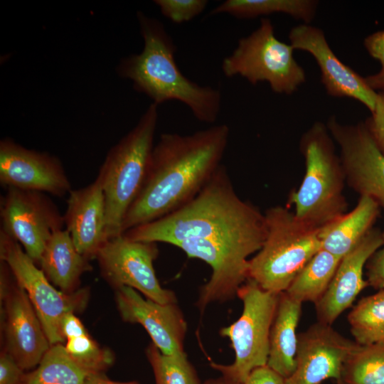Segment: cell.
Instances as JSON below:
<instances>
[{
  "label": "cell",
  "mask_w": 384,
  "mask_h": 384,
  "mask_svg": "<svg viewBox=\"0 0 384 384\" xmlns=\"http://www.w3.org/2000/svg\"><path fill=\"white\" fill-rule=\"evenodd\" d=\"M82 384H140L137 380L116 381L110 379L105 373L90 374Z\"/></svg>",
  "instance_id": "38"
},
{
  "label": "cell",
  "mask_w": 384,
  "mask_h": 384,
  "mask_svg": "<svg viewBox=\"0 0 384 384\" xmlns=\"http://www.w3.org/2000/svg\"><path fill=\"white\" fill-rule=\"evenodd\" d=\"M145 354L156 384H201L198 373L185 353L166 355L151 342Z\"/></svg>",
  "instance_id": "29"
},
{
  "label": "cell",
  "mask_w": 384,
  "mask_h": 384,
  "mask_svg": "<svg viewBox=\"0 0 384 384\" xmlns=\"http://www.w3.org/2000/svg\"><path fill=\"white\" fill-rule=\"evenodd\" d=\"M90 262L77 250L70 233L65 229L51 236L38 266L56 288L72 293L80 289L82 274L92 270Z\"/></svg>",
  "instance_id": "21"
},
{
  "label": "cell",
  "mask_w": 384,
  "mask_h": 384,
  "mask_svg": "<svg viewBox=\"0 0 384 384\" xmlns=\"http://www.w3.org/2000/svg\"><path fill=\"white\" fill-rule=\"evenodd\" d=\"M1 230L16 240L37 265L51 236L63 230V215L45 193L6 188L0 202Z\"/></svg>",
  "instance_id": "12"
},
{
  "label": "cell",
  "mask_w": 384,
  "mask_h": 384,
  "mask_svg": "<svg viewBox=\"0 0 384 384\" xmlns=\"http://www.w3.org/2000/svg\"><path fill=\"white\" fill-rule=\"evenodd\" d=\"M382 246L366 264V280L368 286L377 290L384 289V230L382 232Z\"/></svg>",
  "instance_id": "32"
},
{
  "label": "cell",
  "mask_w": 384,
  "mask_h": 384,
  "mask_svg": "<svg viewBox=\"0 0 384 384\" xmlns=\"http://www.w3.org/2000/svg\"><path fill=\"white\" fill-rule=\"evenodd\" d=\"M380 210L372 198L360 196L351 211L319 230L321 249L341 259L373 228Z\"/></svg>",
  "instance_id": "23"
},
{
  "label": "cell",
  "mask_w": 384,
  "mask_h": 384,
  "mask_svg": "<svg viewBox=\"0 0 384 384\" xmlns=\"http://www.w3.org/2000/svg\"><path fill=\"white\" fill-rule=\"evenodd\" d=\"M243 384H284V378L265 365L254 369Z\"/></svg>",
  "instance_id": "35"
},
{
  "label": "cell",
  "mask_w": 384,
  "mask_h": 384,
  "mask_svg": "<svg viewBox=\"0 0 384 384\" xmlns=\"http://www.w3.org/2000/svg\"><path fill=\"white\" fill-rule=\"evenodd\" d=\"M289 40L294 50L307 52L314 58L328 95L353 99L366 106L370 112H373L378 92L368 85L364 77L336 56L323 30L302 23L290 30Z\"/></svg>",
  "instance_id": "15"
},
{
  "label": "cell",
  "mask_w": 384,
  "mask_h": 384,
  "mask_svg": "<svg viewBox=\"0 0 384 384\" xmlns=\"http://www.w3.org/2000/svg\"><path fill=\"white\" fill-rule=\"evenodd\" d=\"M166 18L175 23L188 22L200 15L206 8L207 0H155Z\"/></svg>",
  "instance_id": "31"
},
{
  "label": "cell",
  "mask_w": 384,
  "mask_h": 384,
  "mask_svg": "<svg viewBox=\"0 0 384 384\" xmlns=\"http://www.w3.org/2000/svg\"><path fill=\"white\" fill-rule=\"evenodd\" d=\"M363 45L370 56L378 60L384 70V30L374 32L363 41Z\"/></svg>",
  "instance_id": "36"
},
{
  "label": "cell",
  "mask_w": 384,
  "mask_h": 384,
  "mask_svg": "<svg viewBox=\"0 0 384 384\" xmlns=\"http://www.w3.org/2000/svg\"><path fill=\"white\" fill-rule=\"evenodd\" d=\"M114 299L122 319L142 325L161 353L166 355L185 353L187 323L177 303L160 304L144 299L129 287L115 289Z\"/></svg>",
  "instance_id": "18"
},
{
  "label": "cell",
  "mask_w": 384,
  "mask_h": 384,
  "mask_svg": "<svg viewBox=\"0 0 384 384\" xmlns=\"http://www.w3.org/2000/svg\"><path fill=\"white\" fill-rule=\"evenodd\" d=\"M201 384H242L233 381L228 378H225L221 375L217 378H210L205 380L203 383Z\"/></svg>",
  "instance_id": "40"
},
{
  "label": "cell",
  "mask_w": 384,
  "mask_h": 384,
  "mask_svg": "<svg viewBox=\"0 0 384 384\" xmlns=\"http://www.w3.org/2000/svg\"><path fill=\"white\" fill-rule=\"evenodd\" d=\"M302 306V303L292 299L285 292L280 293L270 329L267 365L284 379L293 373L296 366L297 328Z\"/></svg>",
  "instance_id": "22"
},
{
  "label": "cell",
  "mask_w": 384,
  "mask_h": 384,
  "mask_svg": "<svg viewBox=\"0 0 384 384\" xmlns=\"http://www.w3.org/2000/svg\"><path fill=\"white\" fill-rule=\"evenodd\" d=\"M229 135L225 124L186 135L161 134L143 187L124 218L122 234L164 217L194 198L221 166Z\"/></svg>",
  "instance_id": "1"
},
{
  "label": "cell",
  "mask_w": 384,
  "mask_h": 384,
  "mask_svg": "<svg viewBox=\"0 0 384 384\" xmlns=\"http://www.w3.org/2000/svg\"><path fill=\"white\" fill-rule=\"evenodd\" d=\"M0 260L7 264L25 289L50 344H64L62 319L67 314L84 311L90 300V289L82 287L72 293L60 291L50 282L20 244L1 230Z\"/></svg>",
  "instance_id": "9"
},
{
  "label": "cell",
  "mask_w": 384,
  "mask_h": 384,
  "mask_svg": "<svg viewBox=\"0 0 384 384\" xmlns=\"http://www.w3.org/2000/svg\"><path fill=\"white\" fill-rule=\"evenodd\" d=\"M382 245V232L373 228L341 258L328 289L314 304L319 322L332 325L345 310L351 306L360 292L368 286L363 278V269Z\"/></svg>",
  "instance_id": "19"
},
{
  "label": "cell",
  "mask_w": 384,
  "mask_h": 384,
  "mask_svg": "<svg viewBox=\"0 0 384 384\" xmlns=\"http://www.w3.org/2000/svg\"><path fill=\"white\" fill-rule=\"evenodd\" d=\"M157 243L137 241L123 234L108 240L96 259L102 277L112 289L129 287L160 304L177 303L175 293L161 287L154 262Z\"/></svg>",
  "instance_id": "11"
},
{
  "label": "cell",
  "mask_w": 384,
  "mask_h": 384,
  "mask_svg": "<svg viewBox=\"0 0 384 384\" xmlns=\"http://www.w3.org/2000/svg\"><path fill=\"white\" fill-rule=\"evenodd\" d=\"M26 370L6 352L0 353V384H22Z\"/></svg>",
  "instance_id": "34"
},
{
  "label": "cell",
  "mask_w": 384,
  "mask_h": 384,
  "mask_svg": "<svg viewBox=\"0 0 384 384\" xmlns=\"http://www.w3.org/2000/svg\"><path fill=\"white\" fill-rule=\"evenodd\" d=\"M64 346L70 357L90 374L105 373L114 363V353L100 346L89 333L66 339Z\"/></svg>",
  "instance_id": "30"
},
{
  "label": "cell",
  "mask_w": 384,
  "mask_h": 384,
  "mask_svg": "<svg viewBox=\"0 0 384 384\" xmlns=\"http://www.w3.org/2000/svg\"><path fill=\"white\" fill-rule=\"evenodd\" d=\"M158 118V105L151 103L100 167L97 178L105 196L107 240L122 235L124 218L143 187Z\"/></svg>",
  "instance_id": "5"
},
{
  "label": "cell",
  "mask_w": 384,
  "mask_h": 384,
  "mask_svg": "<svg viewBox=\"0 0 384 384\" xmlns=\"http://www.w3.org/2000/svg\"><path fill=\"white\" fill-rule=\"evenodd\" d=\"M0 183L6 188L63 197L72 190L58 158L27 149L10 138L0 141Z\"/></svg>",
  "instance_id": "16"
},
{
  "label": "cell",
  "mask_w": 384,
  "mask_h": 384,
  "mask_svg": "<svg viewBox=\"0 0 384 384\" xmlns=\"http://www.w3.org/2000/svg\"><path fill=\"white\" fill-rule=\"evenodd\" d=\"M63 217L77 250L90 261L96 259L107 241L105 196L97 178L83 188L70 191Z\"/></svg>",
  "instance_id": "20"
},
{
  "label": "cell",
  "mask_w": 384,
  "mask_h": 384,
  "mask_svg": "<svg viewBox=\"0 0 384 384\" xmlns=\"http://www.w3.org/2000/svg\"><path fill=\"white\" fill-rule=\"evenodd\" d=\"M365 79L373 90L384 93V70H380L375 74L365 77Z\"/></svg>",
  "instance_id": "39"
},
{
  "label": "cell",
  "mask_w": 384,
  "mask_h": 384,
  "mask_svg": "<svg viewBox=\"0 0 384 384\" xmlns=\"http://www.w3.org/2000/svg\"><path fill=\"white\" fill-rule=\"evenodd\" d=\"M62 334L66 339L88 333L82 322L75 314L69 313L64 316L60 324Z\"/></svg>",
  "instance_id": "37"
},
{
  "label": "cell",
  "mask_w": 384,
  "mask_h": 384,
  "mask_svg": "<svg viewBox=\"0 0 384 384\" xmlns=\"http://www.w3.org/2000/svg\"><path fill=\"white\" fill-rule=\"evenodd\" d=\"M137 19L143 49L122 60L118 74L130 80L134 88L151 99L152 103L159 106L178 101L200 122H215L221 109L220 91L200 85L181 73L175 60L176 46L160 21L140 11Z\"/></svg>",
  "instance_id": "3"
},
{
  "label": "cell",
  "mask_w": 384,
  "mask_h": 384,
  "mask_svg": "<svg viewBox=\"0 0 384 384\" xmlns=\"http://www.w3.org/2000/svg\"><path fill=\"white\" fill-rule=\"evenodd\" d=\"M299 150L305 173L299 188L289 193L287 206H294L300 221L321 230L347 213L344 171L335 142L321 122H314L302 134Z\"/></svg>",
  "instance_id": "4"
},
{
  "label": "cell",
  "mask_w": 384,
  "mask_h": 384,
  "mask_svg": "<svg viewBox=\"0 0 384 384\" xmlns=\"http://www.w3.org/2000/svg\"><path fill=\"white\" fill-rule=\"evenodd\" d=\"M2 350L26 371L36 367L51 346L25 289L7 264H0Z\"/></svg>",
  "instance_id": "10"
},
{
  "label": "cell",
  "mask_w": 384,
  "mask_h": 384,
  "mask_svg": "<svg viewBox=\"0 0 384 384\" xmlns=\"http://www.w3.org/2000/svg\"><path fill=\"white\" fill-rule=\"evenodd\" d=\"M358 344L331 325L317 321L298 334L296 366L284 384H320L336 381L345 362Z\"/></svg>",
  "instance_id": "17"
},
{
  "label": "cell",
  "mask_w": 384,
  "mask_h": 384,
  "mask_svg": "<svg viewBox=\"0 0 384 384\" xmlns=\"http://www.w3.org/2000/svg\"><path fill=\"white\" fill-rule=\"evenodd\" d=\"M366 124L379 149L384 154V93L378 92V100Z\"/></svg>",
  "instance_id": "33"
},
{
  "label": "cell",
  "mask_w": 384,
  "mask_h": 384,
  "mask_svg": "<svg viewBox=\"0 0 384 384\" xmlns=\"http://www.w3.org/2000/svg\"><path fill=\"white\" fill-rule=\"evenodd\" d=\"M90 375L68 354L63 343L53 344L22 384H82Z\"/></svg>",
  "instance_id": "26"
},
{
  "label": "cell",
  "mask_w": 384,
  "mask_h": 384,
  "mask_svg": "<svg viewBox=\"0 0 384 384\" xmlns=\"http://www.w3.org/2000/svg\"><path fill=\"white\" fill-rule=\"evenodd\" d=\"M267 235L262 246L248 262V279L264 290L280 294L321 249L319 230L300 221L289 208H267Z\"/></svg>",
  "instance_id": "6"
},
{
  "label": "cell",
  "mask_w": 384,
  "mask_h": 384,
  "mask_svg": "<svg viewBox=\"0 0 384 384\" xmlns=\"http://www.w3.org/2000/svg\"><path fill=\"white\" fill-rule=\"evenodd\" d=\"M294 50L290 43L276 37L272 21L262 18L259 26L241 38L223 59L222 71L227 78L239 75L254 85L266 82L274 92L292 95L306 81Z\"/></svg>",
  "instance_id": "7"
},
{
  "label": "cell",
  "mask_w": 384,
  "mask_h": 384,
  "mask_svg": "<svg viewBox=\"0 0 384 384\" xmlns=\"http://www.w3.org/2000/svg\"><path fill=\"white\" fill-rule=\"evenodd\" d=\"M189 257L210 265V279L199 291L196 306L203 314L215 302H225L237 296L248 279V257L256 252L247 246L220 239H189L176 242Z\"/></svg>",
  "instance_id": "14"
},
{
  "label": "cell",
  "mask_w": 384,
  "mask_h": 384,
  "mask_svg": "<svg viewBox=\"0 0 384 384\" xmlns=\"http://www.w3.org/2000/svg\"><path fill=\"white\" fill-rule=\"evenodd\" d=\"M337 384H384V344L357 345Z\"/></svg>",
  "instance_id": "28"
},
{
  "label": "cell",
  "mask_w": 384,
  "mask_h": 384,
  "mask_svg": "<svg viewBox=\"0 0 384 384\" xmlns=\"http://www.w3.org/2000/svg\"><path fill=\"white\" fill-rule=\"evenodd\" d=\"M237 297L242 302L240 316L220 330V336L230 339L235 360L228 365L213 362L210 365L223 376L243 384L254 369L267 363L270 329L279 294L264 290L247 279Z\"/></svg>",
  "instance_id": "8"
},
{
  "label": "cell",
  "mask_w": 384,
  "mask_h": 384,
  "mask_svg": "<svg viewBox=\"0 0 384 384\" xmlns=\"http://www.w3.org/2000/svg\"><path fill=\"white\" fill-rule=\"evenodd\" d=\"M341 260L321 249L302 269L284 292L299 302L316 304L328 289Z\"/></svg>",
  "instance_id": "25"
},
{
  "label": "cell",
  "mask_w": 384,
  "mask_h": 384,
  "mask_svg": "<svg viewBox=\"0 0 384 384\" xmlns=\"http://www.w3.org/2000/svg\"><path fill=\"white\" fill-rule=\"evenodd\" d=\"M137 241L175 245L189 239H220L253 249L267 235L265 214L240 198L221 165L198 194L176 211L123 233Z\"/></svg>",
  "instance_id": "2"
},
{
  "label": "cell",
  "mask_w": 384,
  "mask_h": 384,
  "mask_svg": "<svg viewBox=\"0 0 384 384\" xmlns=\"http://www.w3.org/2000/svg\"><path fill=\"white\" fill-rule=\"evenodd\" d=\"M348 321L357 344H384V289L361 298L349 312Z\"/></svg>",
  "instance_id": "27"
},
{
  "label": "cell",
  "mask_w": 384,
  "mask_h": 384,
  "mask_svg": "<svg viewBox=\"0 0 384 384\" xmlns=\"http://www.w3.org/2000/svg\"><path fill=\"white\" fill-rule=\"evenodd\" d=\"M326 124L338 147L346 182L360 196L374 200L384 212V154L366 122L346 124L331 116Z\"/></svg>",
  "instance_id": "13"
},
{
  "label": "cell",
  "mask_w": 384,
  "mask_h": 384,
  "mask_svg": "<svg viewBox=\"0 0 384 384\" xmlns=\"http://www.w3.org/2000/svg\"><path fill=\"white\" fill-rule=\"evenodd\" d=\"M319 2L315 0H226L213 9L211 15L226 13L238 18H253L284 14L308 23L313 21Z\"/></svg>",
  "instance_id": "24"
}]
</instances>
